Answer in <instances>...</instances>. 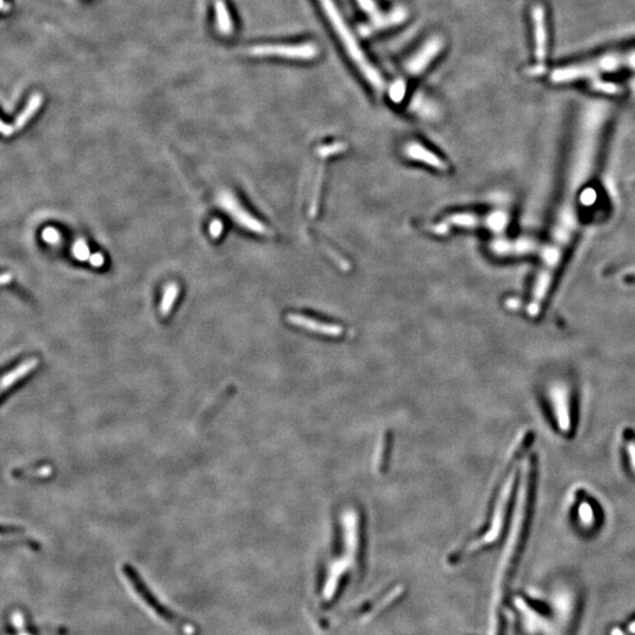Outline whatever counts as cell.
Instances as JSON below:
<instances>
[{
    "label": "cell",
    "instance_id": "cell-1",
    "mask_svg": "<svg viewBox=\"0 0 635 635\" xmlns=\"http://www.w3.org/2000/svg\"><path fill=\"white\" fill-rule=\"evenodd\" d=\"M612 117L605 100H588L575 117L565 160L560 194L554 208L547 238L541 246L539 266L530 289L527 314L537 318L550 297L557 273L581 228L585 192L598 170L604 139Z\"/></svg>",
    "mask_w": 635,
    "mask_h": 635
},
{
    "label": "cell",
    "instance_id": "cell-2",
    "mask_svg": "<svg viewBox=\"0 0 635 635\" xmlns=\"http://www.w3.org/2000/svg\"><path fill=\"white\" fill-rule=\"evenodd\" d=\"M635 71V48L608 51L595 58L584 59L552 73V82H568L582 79L598 78L604 73Z\"/></svg>",
    "mask_w": 635,
    "mask_h": 635
},
{
    "label": "cell",
    "instance_id": "cell-3",
    "mask_svg": "<svg viewBox=\"0 0 635 635\" xmlns=\"http://www.w3.org/2000/svg\"><path fill=\"white\" fill-rule=\"evenodd\" d=\"M320 6L323 9L324 14H326L327 19L332 25L333 30L343 43L350 58L356 63L363 78L366 79L374 90L383 91L385 89V80L383 75L379 73L373 64L367 59L366 55L361 50V45L352 33L351 28L347 26L336 7L334 0H318Z\"/></svg>",
    "mask_w": 635,
    "mask_h": 635
},
{
    "label": "cell",
    "instance_id": "cell-4",
    "mask_svg": "<svg viewBox=\"0 0 635 635\" xmlns=\"http://www.w3.org/2000/svg\"><path fill=\"white\" fill-rule=\"evenodd\" d=\"M122 573L125 575L126 579L129 580V585L132 586L137 594L139 595V598L143 600L144 604L150 608L154 614L158 615L160 619H163L164 621L179 629L185 635H193L196 633V629H194L193 625H191L188 622L179 618L176 613L170 611L166 606H163L160 604L159 600L153 595L152 592L149 589L146 585L144 584V581L140 579L139 575L129 565H124Z\"/></svg>",
    "mask_w": 635,
    "mask_h": 635
},
{
    "label": "cell",
    "instance_id": "cell-5",
    "mask_svg": "<svg viewBox=\"0 0 635 635\" xmlns=\"http://www.w3.org/2000/svg\"><path fill=\"white\" fill-rule=\"evenodd\" d=\"M361 11L368 16V23L359 26L361 37H370L372 34L388 30L402 24L408 17L404 6H397L390 12H383L374 0H356Z\"/></svg>",
    "mask_w": 635,
    "mask_h": 635
},
{
    "label": "cell",
    "instance_id": "cell-6",
    "mask_svg": "<svg viewBox=\"0 0 635 635\" xmlns=\"http://www.w3.org/2000/svg\"><path fill=\"white\" fill-rule=\"evenodd\" d=\"M252 57H275V58L292 59V60H313L319 55V48L314 43L299 44H264L255 45L248 48Z\"/></svg>",
    "mask_w": 635,
    "mask_h": 635
},
{
    "label": "cell",
    "instance_id": "cell-7",
    "mask_svg": "<svg viewBox=\"0 0 635 635\" xmlns=\"http://www.w3.org/2000/svg\"><path fill=\"white\" fill-rule=\"evenodd\" d=\"M218 204L223 210L228 212L240 226L246 228L248 231L255 232L257 235H266V237L271 235L270 228L262 224V221L257 220L255 217H252L251 214L242 208V204L239 203L238 199L232 192L223 191L218 197Z\"/></svg>",
    "mask_w": 635,
    "mask_h": 635
},
{
    "label": "cell",
    "instance_id": "cell-8",
    "mask_svg": "<svg viewBox=\"0 0 635 635\" xmlns=\"http://www.w3.org/2000/svg\"><path fill=\"white\" fill-rule=\"evenodd\" d=\"M444 48V39L440 36H433L425 41L422 48L405 63V71L408 75H418L429 66Z\"/></svg>",
    "mask_w": 635,
    "mask_h": 635
},
{
    "label": "cell",
    "instance_id": "cell-9",
    "mask_svg": "<svg viewBox=\"0 0 635 635\" xmlns=\"http://www.w3.org/2000/svg\"><path fill=\"white\" fill-rule=\"evenodd\" d=\"M532 18H533L535 58H537L538 65L530 68V73L532 75H535L544 72V61L546 59L547 31L544 7L541 5H535L532 10Z\"/></svg>",
    "mask_w": 635,
    "mask_h": 635
},
{
    "label": "cell",
    "instance_id": "cell-10",
    "mask_svg": "<svg viewBox=\"0 0 635 635\" xmlns=\"http://www.w3.org/2000/svg\"><path fill=\"white\" fill-rule=\"evenodd\" d=\"M552 399L559 428L564 434H570L572 432L571 400L567 388L566 386L554 388Z\"/></svg>",
    "mask_w": 635,
    "mask_h": 635
},
{
    "label": "cell",
    "instance_id": "cell-11",
    "mask_svg": "<svg viewBox=\"0 0 635 635\" xmlns=\"http://www.w3.org/2000/svg\"><path fill=\"white\" fill-rule=\"evenodd\" d=\"M404 154L408 159L425 164L437 171L442 172L449 171V165L440 156H437L433 151L428 150L427 147H425L418 142H408L404 146Z\"/></svg>",
    "mask_w": 635,
    "mask_h": 635
},
{
    "label": "cell",
    "instance_id": "cell-12",
    "mask_svg": "<svg viewBox=\"0 0 635 635\" xmlns=\"http://www.w3.org/2000/svg\"><path fill=\"white\" fill-rule=\"evenodd\" d=\"M287 321L294 326L302 327V329L311 331V332L319 333L323 336H340L343 333V327L336 325V324L323 323L320 320L313 319V318L302 316V314H294V313L289 314Z\"/></svg>",
    "mask_w": 635,
    "mask_h": 635
},
{
    "label": "cell",
    "instance_id": "cell-13",
    "mask_svg": "<svg viewBox=\"0 0 635 635\" xmlns=\"http://www.w3.org/2000/svg\"><path fill=\"white\" fill-rule=\"evenodd\" d=\"M38 366L37 359H28V361H21L18 363L17 366L14 367L12 370H7L6 373L0 375V397L6 392L10 391L11 388H14L18 383H21L23 379L28 377L32 370H36Z\"/></svg>",
    "mask_w": 635,
    "mask_h": 635
},
{
    "label": "cell",
    "instance_id": "cell-14",
    "mask_svg": "<svg viewBox=\"0 0 635 635\" xmlns=\"http://www.w3.org/2000/svg\"><path fill=\"white\" fill-rule=\"evenodd\" d=\"M214 10H215V25H217L218 32L225 37L231 36L235 31V25H233L231 14H230V10L224 0H215Z\"/></svg>",
    "mask_w": 635,
    "mask_h": 635
},
{
    "label": "cell",
    "instance_id": "cell-15",
    "mask_svg": "<svg viewBox=\"0 0 635 635\" xmlns=\"http://www.w3.org/2000/svg\"><path fill=\"white\" fill-rule=\"evenodd\" d=\"M43 102H44V97L41 93H33V95H31L28 104L25 106V109L21 111V114L17 117V119L14 122V127L16 129V132L19 131V129H24L26 124L36 116V113L39 111L41 105H43Z\"/></svg>",
    "mask_w": 635,
    "mask_h": 635
},
{
    "label": "cell",
    "instance_id": "cell-16",
    "mask_svg": "<svg viewBox=\"0 0 635 635\" xmlns=\"http://www.w3.org/2000/svg\"><path fill=\"white\" fill-rule=\"evenodd\" d=\"M179 292H181V289H179V286L176 282H171L165 287L163 299H161V303H160V314L161 316H167L170 314L172 307H174V303H176V300H177L178 296H179Z\"/></svg>",
    "mask_w": 635,
    "mask_h": 635
},
{
    "label": "cell",
    "instance_id": "cell-17",
    "mask_svg": "<svg viewBox=\"0 0 635 635\" xmlns=\"http://www.w3.org/2000/svg\"><path fill=\"white\" fill-rule=\"evenodd\" d=\"M577 513H579V516H580L581 523H584L585 526L591 527L594 525L595 520H597V518H595V511L589 501L584 500V501L580 503L579 508H577Z\"/></svg>",
    "mask_w": 635,
    "mask_h": 635
},
{
    "label": "cell",
    "instance_id": "cell-18",
    "mask_svg": "<svg viewBox=\"0 0 635 635\" xmlns=\"http://www.w3.org/2000/svg\"><path fill=\"white\" fill-rule=\"evenodd\" d=\"M73 255L80 262H89L91 258V252H90L89 246L86 244L84 239H78L73 245Z\"/></svg>",
    "mask_w": 635,
    "mask_h": 635
},
{
    "label": "cell",
    "instance_id": "cell-19",
    "mask_svg": "<svg viewBox=\"0 0 635 635\" xmlns=\"http://www.w3.org/2000/svg\"><path fill=\"white\" fill-rule=\"evenodd\" d=\"M622 437H624V444H625V447L627 449V454H629V462H631V465H632L633 469H634L635 472V435L632 431H629V429H626L624 433H622Z\"/></svg>",
    "mask_w": 635,
    "mask_h": 635
},
{
    "label": "cell",
    "instance_id": "cell-20",
    "mask_svg": "<svg viewBox=\"0 0 635 635\" xmlns=\"http://www.w3.org/2000/svg\"><path fill=\"white\" fill-rule=\"evenodd\" d=\"M405 93H406V82L404 80H397L393 82L390 90V97L394 102H399L404 99Z\"/></svg>",
    "mask_w": 635,
    "mask_h": 635
},
{
    "label": "cell",
    "instance_id": "cell-21",
    "mask_svg": "<svg viewBox=\"0 0 635 635\" xmlns=\"http://www.w3.org/2000/svg\"><path fill=\"white\" fill-rule=\"evenodd\" d=\"M12 624L14 627L18 629V635H31L30 633L25 629L24 615L21 614V611L14 612L12 614Z\"/></svg>",
    "mask_w": 635,
    "mask_h": 635
},
{
    "label": "cell",
    "instance_id": "cell-22",
    "mask_svg": "<svg viewBox=\"0 0 635 635\" xmlns=\"http://www.w3.org/2000/svg\"><path fill=\"white\" fill-rule=\"evenodd\" d=\"M24 537L16 530H0V541H25Z\"/></svg>",
    "mask_w": 635,
    "mask_h": 635
},
{
    "label": "cell",
    "instance_id": "cell-23",
    "mask_svg": "<svg viewBox=\"0 0 635 635\" xmlns=\"http://www.w3.org/2000/svg\"><path fill=\"white\" fill-rule=\"evenodd\" d=\"M43 238H44L45 242H48V244H58L60 242V235H59V232L55 228H48L43 232Z\"/></svg>",
    "mask_w": 635,
    "mask_h": 635
},
{
    "label": "cell",
    "instance_id": "cell-24",
    "mask_svg": "<svg viewBox=\"0 0 635 635\" xmlns=\"http://www.w3.org/2000/svg\"><path fill=\"white\" fill-rule=\"evenodd\" d=\"M223 230H224V224H223V221L219 220V219H214L211 224H210V235H211L213 239L219 238L221 233H223Z\"/></svg>",
    "mask_w": 635,
    "mask_h": 635
},
{
    "label": "cell",
    "instance_id": "cell-25",
    "mask_svg": "<svg viewBox=\"0 0 635 635\" xmlns=\"http://www.w3.org/2000/svg\"><path fill=\"white\" fill-rule=\"evenodd\" d=\"M89 262L95 267H102L105 264V258H104V255L102 253H93V255H91Z\"/></svg>",
    "mask_w": 635,
    "mask_h": 635
},
{
    "label": "cell",
    "instance_id": "cell-26",
    "mask_svg": "<svg viewBox=\"0 0 635 635\" xmlns=\"http://www.w3.org/2000/svg\"><path fill=\"white\" fill-rule=\"evenodd\" d=\"M16 133V129H14V125H9L6 122H4L3 120L0 119V134H3L5 137H10Z\"/></svg>",
    "mask_w": 635,
    "mask_h": 635
},
{
    "label": "cell",
    "instance_id": "cell-27",
    "mask_svg": "<svg viewBox=\"0 0 635 635\" xmlns=\"http://www.w3.org/2000/svg\"><path fill=\"white\" fill-rule=\"evenodd\" d=\"M11 4L7 0H0V14L10 12Z\"/></svg>",
    "mask_w": 635,
    "mask_h": 635
},
{
    "label": "cell",
    "instance_id": "cell-28",
    "mask_svg": "<svg viewBox=\"0 0 635 635\" xmlns=\"http://www.w3.org/2000/svg\"><path fill=\"white\" fill-rule=\"evenodd\" d=\"M11 280H12V275L9 273L0 274V285H7V284H10Z\"/></svg>",
    "mask_w": 635,
    "mask_h": 635
},
{
    "label": "cell",
    "instance_id": "cell-29",
    "mask_svg": "<svg viewBox=\"0 0 635 635\" xmlns=\"http://www.w3.org/2000/svg\"><path fill=\"white\" fill-rule=\"evenodd\" d=\"M627 629H629V634L635 635V621L632 622Z\"/></svg>",
    "mask_w": 635,
    "mask_h": 635
}]
</instances>
